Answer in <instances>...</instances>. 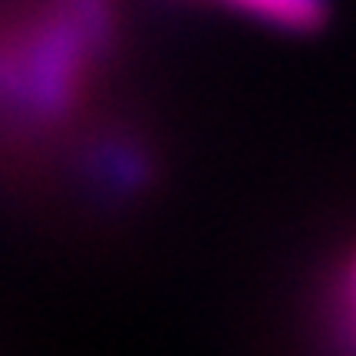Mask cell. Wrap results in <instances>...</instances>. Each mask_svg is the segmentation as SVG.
<instances>
[{
    "label": "cell",
    "mask_w": 356,
    "mask_h": 356,
    "mask_svg": "<svg viewBox=\"0 0 356 356\" xmlns=\"http://www.w3.org/2000/svg\"><path fill=\"white\" fill-rule=\"evenodd\" d=\"M241 7H248L251 13L264 17L277 26H291V30H310L320 26L327 17L323 0H238Z\"/></svg>",
    "instance_id": "1"
},
{
    "label": "cell",
    "mask_w": 356,
    "mask_h": 356,
    "mask_svg": "<svg viewBox=\"0 0 356 356\" xmlns=\"http://www.w3.org/2000/svg\"><path fill=\"white\" fill-rule=\"evenodd\" d=\"M353 314H356V267H353Z\"/></svg>",
    "instance_id": "2"
}]
</instances>
